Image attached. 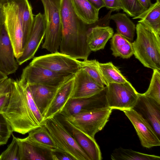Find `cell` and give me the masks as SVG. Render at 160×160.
<instances>
[{
    "label": "cell",
    "instance_id": "1",
    "mask_svg": "<svg viewBox=\"0 0 160 160\" xmlns=\"http://www.w3.org/2000/svg\"><path fill=\"white\" fill-rule=\"evenodd\" d=\"M60 52L76 59H87L91 51L87 42V26L75 13L71 0H61Z\"/></svg>",
    "mask_w": 160,
    "mask_h": 160
},
{
    "label": "cell",
    "instance_id": "2",
    "mask_svg": "<svg viewBox=\"0 0 160 160\" xmlns=\"http://www.w3.org/2000/svg\"><path fill=\"white\" fill-rule=\"evenodd\" d=\"M13 132L25 134L41 126L28 106L22 84L12 80L9 98L2 112Z\"/></svg>",
    "mask_w": 160,
    "mask_h": 160
},
{
    "label": "cell",
    "instance_id": "3",
    "mask_svg": "<svg viewBox=\"0 0 160 160\" xmlns=\"http://www.w3.org/2000/svg\"><path fill=\"white\" fill-rule=\"evenodd\" d=\"M137 38L132 43L133 54L145 67L160 71V38L147 27L138 22Z\"/></svg>",
    "mask_w": 160,
    "mask_h": 160
},
{
    "label": "cell",
    "instance_id": "4",
    "mask_svg": "<svg viewBox=\"0 0 160 160\" xmlns=\"http://www.w3.org/2000/svg\"><path fill=\"white\" fill-rule=\"evenodd\" d=\"M44 9L46 24L45 40L42 48L51 53L58 52L62 37L60 16L61 0H40Z\"/></svg>",
    "mask_w": 160,
    "mask_h": 160
},
{
    "label": "cell",
    "instance_id": "5",
    "mask_svg": "<svg viewBox=\"0 0 160 160\" xmlns=\"http://www.w3.org/2000/svg\"><path fill=\"white\" fill-rule=\"evenodd\" d=\"M42 125L50 133L57 148L68 153L75 160H90L56 116L45 120Z\"/></svg>",
    "mask_w": 160,
    "mask_h": 160
},
{
    "label": "cell",
    "instance_id": "6",
    "mask_svg": "<svg viewBox=\"0 0 160 160\" xmlns=\"http://www.w3.org/2000/svg\"><path fill=\"white\" fill-rule=\"evenodd\" d=\"M4 25L13 48L16 59L23 52V33L18 0L8 1L2 4Z\"/></svg>",
    "mask_w": 160,
    "mask_h": 160
},
{
    "label": "cell",
    "instance_id": "7",
    "mask_svg": "<svg viewBox=\"0 0 160 160\" xmlns=\"http://www.w3.org/2000/svg\"><path fill=\"white\" fill-rule=\"evenodd\" d=\"M112 109L107 107L82 112L67 117L66 121L89 136L94 138L96 133L101 131L108 122Z\"/></svg>",
    "mask_w": 160,
    "mask_h": 160
},
{
    "label": "cell",
    "instance_id": "8",
    "mask_svg": "<svg viewBox=\"0 0 160 160\" xmlns=\"http://www.w3.org/2000/svg\"><path fill=\"white\" fill-rule=\"evenodd\" d=\"M74 74L54 72L30 63L23 69L19 79L28 85L40 84L58 87Z\"/></svg>",
    "mask_w": 160,
    "mask_h": 160
},
{
    "label": "cell",
    "instance_id": "9",
    "mask_svg": "<svg viewBox=\"0 0 160 160\" xmlns=\"http://www.w3.org/2000/svg\"><path fill=\"white\" fill-rule=\"evenodd\" d=\"M108 107L123 111L132 109L137 102L138 93L129 82L109 84L106 87Z\"/></svg>",
    "mask_w": 160,
    "mask_h": 160
},
{
    "label": "cell",
    "instance_id": "10",
    "mask_svg": "<svg viewBox=\"0 0 160 160\" xmlns=\"http://www.w3.org/2000/svg\"><path fill=\"white\" fill-rule=\"evenodd\" d=\"M30 63L54 72L73 74L81 68L78 60L58 52L35 57Z\"/></svg>",
    "mask_w": 160,
    "mask_h": 160
},
{
    "label": "cell",
    "instance_id": "11",
    "mask_svg": "<svg viewBox=\"0 0 160 160\" xmlns=\"http://www.w3.org/2000/svg\"><path fill=\"white\" fill-rule=\"evenodd\" d=\"M108 107L106 97V87L99 93L85 98H70L60 112L63 118L79 112L104 108Z\"/></svg>",
    "mask_w": 160,
    "mask_h": 160
},
{
    "label": "cell",
    "instance_id": "12",
    "mask_svg": "<svg viewBox=\"0 0 160 160\" xmlns=\"http://www.w3.org/2000/svg\"><path fill=\"white\" fill-rule=\"evenodd\" d=\"M46 21L44 14L39 13L34 16L33 21L28 41L22 56L16 60L21 65L33 58L45 38Z\"/></svg>",
    "mask_w": 160,
    "mask_h": 160
},
{
    "label": "cell",
    "instance_id": "13",
    "mask_svg": "<svg viewBox=\"0 0 160 160\" xmlns=\"http://www.w3.org/2000/svg\"><path fill=\"white\" fill-rule=\"evenodd\" d=\"M123 112L133 126L143 147L149 148L160 145V138L140 115L132 109Z\"/></svg>",
    "mask_w": 160,
    "mask_h": 160
},
{
    "label": "cell",
    "instance_id": "14",
    "mask_svg": "<svg viewBox=\"0 0 160 160\" xmlns=\"http://www.w3.org/2000/svg\"><path fill=\"white\" fill-rule=\"evenodd\" d=\"M132 109L149 124L160 138V104L139 93L137 102Z\"/></svg>",
    "mask_w": 160,
    "mask_h": 160
},
{
    "label": "cell",
    "instance_id": "15",
    "mask_svg": "<svg viewBox=\"0 0 160 160\" xmlns=\"http://www.w3.org/2000/svg\"><path fill=\"white\" fill-rule=\"evenodd\" d=\"M105 87L96 82L82 68L74 74L72 93L70 98H88L103 90Z\"/></svg>",
    "mask_w": 160,
    "mask_h": 160
},
{
    "label": "cell",
    "instance_id": "16",
    "mask_svg": "<svg viewBox=\"0 0 160 160\" xmlns=\"http://www.w3.org/2000/svg\"><path fill=\"white\" fill-rule=\"evenodd\" d=\"M18 65L4 24L0 29V71L8 76L15 73Z\"/></svg>",
    "mask_w": 160,
    "mask_h": 160
},
{
    "label": "cell",
    "instance_id": "17",
    "mask_svg": "<svg viewBox=\"0 0 160 160\" xmlns=\"http://www.w3.org/2000/svg\"><path fill=\"white\" fill-rule=\"evenodd\" d=\"M74 76L59 87L53 99L43 115V121L60 114L70 98L73 90Z\"/></svg>",
    "mask_w": 160,
    "mask_h": 160
},
{
    "label": "cell",
    "instance_id": "18",
    "mask_svg": "<svg viewBox=\"0 0 160 160\" xmlns=\"http://www.w3.org/2000/svg\"><path fill=\"white\" fill-rule=\"evenodd\" d=\"M66 126L78 145L90 160H101L102 157L99 146L94 138L78 129L64 121Z\"/></svg>",
    "mask_w": 160,
    "mask_h": 160
},
{
    "label": "cell",
    "instance_id": "19",
    "mask_svg": "<svg viewBox=\"0 0 160 160\" xmlns=\"http://www.w3.org/2000/svg\"><path fill=\"white\" fill-rule=\"evenodd\" d=\"M113 34V28L104 24H98L90 28L87 33V41L91 51L103 49Z\"/></svg>",
    "mask_w": 160,
    "mask_h": 160
},
{
    "label": "cell",
    "instance_id": "20",
    "mask_svg": "<svg viewBox=\"0 0 160 160\" xmlns=\"http://www.w3.org/2000/svg\"><path fill=\"white\" fill-rule=\"evenodd\" d=\"M28 85L33 100L43 116L60 86L54 87L40 84Z\"/></svg>",
    "mask_w": 160,
    "mask_h": 160
},
{
    "label": "cell",
    "instance_id": "21",
    "mask_svg": "<svg viewBox=\"0 0 160 160\" xmlns=\"http://www.w3.org/2000/svg\"><path fill=\"white\" fill-rule=\"evenodd\" d=\"M18 139L21 148V160H53L52 150L39 147L26 138Z\"/></svg>",
    "mask_w": 160,
    "mask_h": 160
},
{
    "label": "cell",
    "instance_id": "22",
    "mask_svg": "<svg viewBox=\"0 0 160 160\" xmlns=\"http://www.w3.org/2000/svg\"><path fill=\"white\" fill-rule=\"evenodd\" d=\"M132 19H140L138 21L150 29L157 35L160 36V2H156L138 16Z\"/></svg>",
    "mask_w": 160,
    "mask_h": 160
},
{
    "label": "cell",
    "instance_id": "23",
    "mask_svg": "<svg viewBox=\"0 0 160 160\" xmlns=\"http://www.w3.org/2000/svg\"><path fill=\"white\" fill-rule=\"evenodd\" d=\"M74 10L85 24H93L99 20V11L87 0H71Z\"/></svg>",
    "mask_w": 160,
    "mask_h": 160
},
{
    "label": "cell",
    "instance_id": "24",
    "mask_svg": "<svg viewBox=\"0 0 160 160\" xmlns=\"http://www.w3.org/2000/svg\"><path fill=\"white\" fill-rule=\"evenodd\" d=\"M109 19L115 22L117 33L131 42L133 41L136 26L125 14L118 12L111 14Z\"/></svg>",
    "mask_w": 160,
    "mask_h": 160
},
{
    "label": "cell",
    "instance_id": "25",
    "mask_svg": "<svg viewBox=\"0 0 160 160\" xmlns=\"http://www.w3.org/2000/svg\"><path fill=\"white\" fill-rule=\"evenodd\" d=\"M28 133L26 138L35 144L51 150L56 148L53 138L44 125L33 129Z\"/></svg>",
    "mask_w": 160,
    "mask_h": 160
},
{
    "label": "cell",
    "instance_id": "26",
    "mask_svg": "<svg viewBox=\"0 0 160 160\" xmlns=\"http://www.w3.org/2000/svg\"><path fill=\"white\" fill-rule=\"evenodd\" d=\"M110 45L112 54L115 57L128 59L133 55L132 43L117 33L112 37Z\"/></svg>",
    "mask_w": 160,
    "mask_h": 160
},
{
    "label": "cell",
    "instance_id": "27",
    "mask_svg": "<svg viewBox=\"0 0 160 160\" xmlns=\"http://www.w3.org/2000/svg\"><path fill=\"white\" fill-rule=\"evenodd\" d=\"M19 2L21 20L23 33V49L26 45L31 32L34 16L32 8L28 0H17Z\"/></svg>",
    "mask_w": 160,
    "mask_h": 160
},
{
    "label": "cell",
    "instance_id": "28",
    "mask_svg": "<svg viewBox=\"0 0 160 160\" xmlns=\"http://www.w3.org/2000/svg\"><path fill=\"white\" fill-rule=\"evenodd\" d=\"M98 65L100 73L107 84L106 86L111 83H125L129 82L112 62L105 63L98 62Z\"/></svg>",
    "mask_w": 160,
    "mask_h": 160
},
{
    "label": "cell",
    "instance_id": "29",
    "mask_svg": "<svg viewBox=\"0 0 160 160\" xmlns=\"http://www.w3.org/2000/svg\"><path fill=\"white\" fill-rule=\"evenodd\" d=\"M113 160H159V156L149 155L134 151L131 149L119 148L115 149L111 154Z\"/></svg>",
    "mask_w": 160,
    "mask_h": 160
},
{
    "label": "cell",
    "instance_id": "30",
    "mask_svg": "<svg viewBox=\"0 0 160 160\" xmlns=\"http://www.w3.org/2000/svg\"><path fill=\"white\" fill-rule=\"evenodd\" d=\"M81 68L84 69L88 74L98 83L103 86H107L98 68V61L96 59L78 60Z\"/></svg>",
    "mask_w": 160,
    "mask_h": 160
},
{
    "label": "cell",
    "instance_id": "31",
    "mask_svg": "<svg viewBox=\"0 0 160 160\" xmlns=\"http://www.w3.org/2000/svg\"><path fill=\"white\" fill-rule=\"evenodd\" d=\"M12 135V141L0 155V160H21V148L18 138Z\"/></svg>",
    "mask_w": 160,
    "mask_h": 160
},
{
    "label": "cell",
    "instance_id": "32",
    "mask_svg": "<svg viewBox=\"0 0 160 160\" xmlns=\"http://www.w3.org/2000/svg\"><path fill=\"white\" fill-rule=\"evenodd\" d=\"M143 94L160 104V71L153 70L149 88Z\"/></svg>",
    "mask_w": 160,
    "mask_h": 160
},
{
    "label": "cell",
    "instance_id": "33",
    "mask_svg": "<svg viewBox=\"0 0 160 160\" xmlns=\"http://www.w3.org/2000/svg\"><path fill=\"white\" fill-rule=\"evenodd\" d=\"M122 10L128 16L134 18L138 16L146 9L138 0H119Z\"/></svg>",
    "mask_w": 160,
    "mask_h": 160
},
{
    "label": "cell",
    "instance_id": "34",
    "mask_svg": "<svg viewBox=\"0 0 160 160\" xmlns=\"http://www.w3.org/2000/svg\"><path fill=\"white\" fill-rule=\"evenodd\" d=\"M19 80L22 85L31 112L38 124L41 126L42 125L43 121V116L33 100L28 85Z\"/></svg>",
    "mask_w": 160,
    "mask_h": 160
},
{
    "label": "cell",
    "instance_id": "35",
    "mask_svg": "<svg viewBox=\"0 0 160 160\" xmlns=\"http://www.w3.org/2000/svg\"><path fill=\"white\" fill-rule=\"evenodd\" d=\"M12 80L8 77L0 83V113H2L9 100Z\"/></svg>",
    "mask_w": 160,
    "mask_h": 160
},
{
    "label": "cell",
    "instance_id": "36",
    "mask_svg": "<svg viewBox=\"0 0 160 160\" xmlns=\"http://www.w3.org/2000/svg\"><path fill=\"white\" fill-rule=\"evenodd\" d=\"M10 124L0 113V146L6 144L13 132Z\"/></svg>",
    "mask_w": 160,
    "mask_h": 160
},
{
    "label": "cell",
    "instance_id": "37",
    "mask_svg": "<svg viewBox=\"0 0 160 160\" xmlns=\"http://www.w3.org/2000/svg\"><path fill=\"white\" fill-rule=\"evenodd\" d=\"M53 160H75L70 155L57 148L52 150Z\"/></svg>",
    "mask_w": 160,
    "mask_h": 160
},
{
    "label": "cell",
    "instance_id": "38",
    "mask_svg": "<svg viewBox=\"0 0 160 160\" xmlns=\"http://www.w3.org/2000/svg\"><path fill=\"white\" fill-rule=\"evenodd\" d=\"M105 7L110 11H119L122 8L119 0H103Z\"/></svg>",
    "mask_w": 160,
    "mask_h": 160
},
{
    "label": "cell",
    "instance_id": "39",
    "mask_svg": "<svg viewBox=\"0 0 160 160\" xmlns=\"http://www.w3.org/2000/svg\"><path fill=\"white\" fill-rule=\"evenodd\" d=\"M97 10L99 11L102 8L105 7L103 0H87Z\"/></svg>",
    "mask_w": 160,
    "mask_h": 160
},
{
    "label": "cell",
    "instance_id": "40",
    "mask_svg": "<svg viewBox=\"0 0 160 160\" xmlns=\"http://www.w3.org/2000/svg\"><path fill=\"white\" fill-rule=\"evenodd\" d=\"M4 15L2 5L0 3V29L4 25Z\"/></svg>",
    "mask_w": 160,
    "mask_h": 160
},
{
    "label": "cell",
    "instance_id": "41",
    "mask_svg": "<svg viewBox=\"0 0 160 160\" xmlns=\"http://www.w3.org/2000/svg\"><path fill=\"white\" fill-rule=\"evenodd\" d=\"M141 4L146 9L150 6L148 0H138Z\"/></svg>",
    "mask_w": 160,
    "mask_h": 160
},
{
    "label": "cell",
    "instance_id": "42",
    "mask_svg": "<svg viewBox=\"0 0 160 160\" xmlns=\"http://www.w3.org/2000/svg\"><path fill=\"white\" fill-rule=\"evenodd\" d=\"M8 78V76L0 71V82Z\"/></svg>",
    "mask_w": 160,
    "mask_h": 160
},
{
    "label": "cell",
    "instance_id": "43",
    "mask_svg": "<svg viewBox=\"0 0 160 160\" xmlns=\"http://www.w3.org/2000/svg\"><path fill=\"white\" fill-rule=\"evenodd\" d=\"M13 0H0V3L2 4V5L6 3L8 1H13Z\"/></svg>",
    "mask_w": 160,
    "mask_h": 160
},
{
    "label": "cell",
    "instance_id": "44",
    "mask_svg": "<svg viewBox=\"0 0 160 160\" xmlns=\"http://www.w3.org/2000/svg\"><path fill=\"white\" fill-rule=\"evenodd\" d=\"M148 0L150 5L152 3L151 2V0Z\"/></svg>",
    "mask_w": 160,
    "mask_h": 160
},
{
    "label": "cell",
    "instance_id": "45",
    "mask_svg": "<svg viewBox=\"0 0 160 160\" xmlns=\"http://www.w3.org/2000/svg\"><path fill=\"white\" fill-rule=\"evenodd\" d=\"M157 2H160V0H156Z\"/></svg>",
    "mask_w": 160,
    "mask_h": 160
},
{
    "label": "cell",
    "instance_id": "46",
    "mask_svg": "<svg viewBox=\"0 0 160 160\" xmlns=\"http://www.w3.org/2000/svg\"><path fill=\"white\" fill-rule=\"evenodd\" d=\"M1 82H0V83Z\"/></svg>",
    "mask_w": 160,
    "mask_h": 160
}]
</instances>
